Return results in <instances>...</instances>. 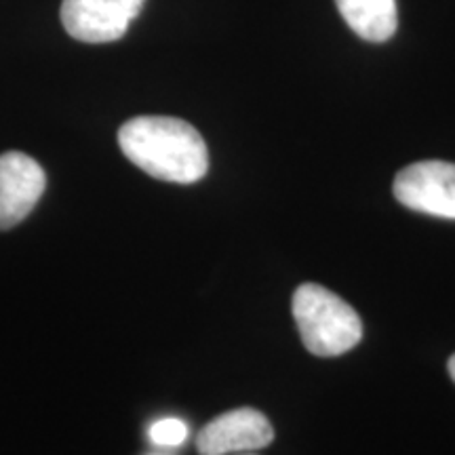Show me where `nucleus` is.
Returning <instances> with one entry per match:
<instances>
[{
    "instance_id": "0eeeda50",
    "label": "nucleus",
    "mask_w": 455,
    "mask_h": 455,
    "mask_svg": "<svg viewBox=\"0 0 455 455\" xmlns=\"http://www.w3.org/2000/svg\"><path fill=\"white\" fill-rule=\"evenodd\" d=\"M352 32L369 43H384L396 32V0H335Z\"/></svg>"
},
{
    "instance_id": "1a4fd4ad",
    "label": "nucleus",
    "mask_w": 455,
    "mask_h": 455,
    "mask_svg": "<svg viewBox=\"0 0 455 455\" xmlns=\"http://www.w3.org/2000/svg\"><path fill=\"white\" fill-rule=\"evenodd\" d=\"M447 367H449V375H451V379L455 382V355L449 358V365Z\"/></svg>"
},
{
    "instance_id": "39448f33",
    "label": "nucleus",
    "mask_w": 455,
    "mask_h": 455,
    "mask_svg": "<svg viewBox=\"0 0 455 455\" xmlns=\"http://www.w3.org/2000/svg\"><path fill=\"white\" fill-rule=\"evenodd\" d=\"M275 441L270 419L258 409L241 407L212 419L196 436L201 455L247 453L268 447Z\"/></svg>"
},
{
    "instance_id": "f03ea898",
    "label": "nucleus",
    "mask_w": 455,
    "mask_h": 455,
    "mask_svg": "<svg viewBox=\"0 0 455 455\" xmlns=\"http://www.w3.org/2000/svg\"><path fill=\"white\" fill-rule=\"evenodd\" d=\"M293 318L306 350L316 356H339L363 338V323L350 304L321 284H299L293 295Z\"/></svg>"
},
{
    "instance_id": "f257e3e1",
    "label": "nucleus",
    "mask_w": 455,
    "mask_h": 455,
    "mask_svg": "<svg viewBox=\"0 0 455 455\" xmlns=\"http://www.w3.org/2000/svg\"><path fill=\"white\" fill-rule=\"evenodd\" d=\"M118 146L135 167L171 184H195L209 169L203 135L181 118H131L118 131Z\"/></svg>"
},
{
    "instance_id": "9d476101",
    "label": "nucleus",
    "mask_w": 455,
    "mask_h": 455,
    "mask_svg": "<svg viewBox=\"0 0 455 455\" xmlns=\"http://www.w3.org/2000/svg\"><path fill=\"white\" fill-rule=\"evenodd\" d=\"M241 455H243V453H241Z\"/></svg>"
},
{
    "instance_id": "7ed1b4c3",
    "label": "nucleus",
    "mask_w": 455,
    "mask_h": 455,
    "mask_svg": "<svg viewBox=\"0 0 455 455\" xmlns=\"http://www.w3.org/2000/svg\"><path fill=\"white\" fill-rule=\"evenodd\" d=\"M395 196L413 212L455 220V164L445 161L409 164L396 175Z\"/></svg>"
},
{
    "instance_id": "6e6552de",
    "label": "nucleus",
    "mask_w": 455,
    "mask_h": 455,
    "mask_svg": "<svg viewBox=\"0 0 455 455\" xmlns=\"http://www.w3.org/2000/svg\"><path fill=\"white\" fill-rule=\"evenodd\" d=\"M152 443L161 447H178L188 439V426L178 418H164L150 428Z\"/></svg>"
},
{
    "instance_id": "423d86ee",
    "label": "nucleus",
    "mask_w": 455,
    "mask_h": 455,
    "mask_svg": "<svg viewBox=\"0 0 455 455\" xmlns=\"http://www.w3.org/2000/svg\"><path fill=\"white\" fill-rule=\"evenodd\" d=\"M47 175L24 152L0 155V230L21 224L41 201Z\"/></svg>"
},
{
    "instance_id": "20e7f679",
    "label": "nucleus",
    "mask_w": 455,
    "mask_h": 455,
    "mask_svg": "<svg viewBox=\"0 0 455 455\" xmlns=\"http://www.w3.org/2000/svg\"><path fill=\"white\" fill-rule=\"evenodd\" d=\"M146 0H64L61 24L81 43H112L127 34Z\"/></svg>"
}]
</instances>
